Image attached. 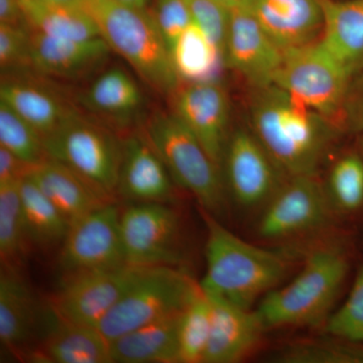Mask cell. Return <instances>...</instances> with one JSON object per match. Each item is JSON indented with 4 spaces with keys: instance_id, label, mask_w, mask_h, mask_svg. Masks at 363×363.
<instances>
[{
    "instance_id": "cell-6",
    "label": "cell",
    "mask_w": 363,
    "mask_h": 363,
    "mask_svg": "<svg viewBox=\"0 0 363 363\" xmlns=\"http://www.w3.org/2000/svg\"><path fill=\"white\" fill-rule=\"evenodd\" d=\"M200 292V284L182 267H142L97 329L111 342L143 325L183 311Z\"/></svg>"
},
{
    "instance_id": "cell-7",
    "label": "cell",
    "mask_w": 363,
    "mask_h": 363,
    "mask_svg": "<svg viewBox=\"0 0 363 363\" xmlns=\"http://www.w3.org/2000/svg\"><path fill=\"white\" fill-rule=\"evenodd\" d=\"M353 76L318 40L286 52L272 85L328 118L341 131V113Z\"/></svg>"
},
{
    "instance_id": "cell-31",
    "label": "cell",
    "mask_w": 363,
    "mask_h": 363,
    "mask_svg": "<svg viewBox=\"0 0 363 363\" xmlns=\"http://www.w3.org/2000/svg\"><path fill=\"white\" fill-rule=\"evenodd\" d=\"M322 183L335 216L363 213V157L359 152L338 157Z\"/></svg>"
},
{
    "instance_id": "cell-30",
    "label": "cell",
    "mask_w": 363,
    "mask_h": 363,
    "mask_svg": "<svg viewBox=\"0 0 363 363\" xmlns=\"http://www.w3.org/2000/svg\"><path fill=\"white\" fill-rule=\"evenodd\" d=\"M267 359L272 363H363V342L326 334L286 343Z\"/></svg>"
},
{
    "instance_id": "cell-12",
    "label": "cell",
    "mask_w": 363,
    "mask_h": 363,
    "mask_svg": "<svg viewBox=\"0 0 363 363\" xmlns=\"http://www.w3.org/2000/svg\"><path fill=\"white\" fill-rule=\"evenodd\" d=\"M140 269V267L124 264L114 269L67 274L50 306L63 319L97 328Z\"/></svg>"
},
{
    "instance_id": "cell-11",
    "label": "cell",
    "mask_w": 363,
    "mask_h": 363,
    "mask_svg": "<svg viewBox=\"0 0 363 363\" xmlns=\"http://www.w3.org/2000/svg\"><path fill=\"white\" fill-rule=\"evenodd\" d=\"M221 172L226 192L245 209H262L289 177L250 128L231 133Z\"/></svg>"
},
{
    "instance_id": "cell-41",
    "label": "cell",
    "mask_w": 363,
    "mask_h": 363,
    "mask_svg": "<svg viewBox=\"0 0 363 363\" xmlns=\"http://www.w3.org/2000/svg\"><path fill=\"white\" fill-rule=\"evenodd\" d=\"M0 23H28L23 14L21 0H0Z\"/></svg>"
},
{
    "instance_id": "cell-9",
    "label": "cell",
    "mask_w": 363,
    "mask_h": 363,
    "mask_svg": "<svg viewBox=\"0 0 363 363\" xmlns=\"http://www.w3.org/2000/svg\"><path fill=\"white\" fill-rule=\"evenodd\" d=\"M334 217L318 176H290L262 208L257 231L262 240H292L323 230Z\"/></svg>"
},
{
    "instance_id": "cell-32",
    "label": "cell",
    "mask_w": 363,
    "mask_h": 363,
    "mask_svg": "<svg viewBox=\"0 0 363 363\" xmlns=\"http://www.w3.org/2000/svg\"><path fill=\"white\" fill-rule=\"evenodd\" d=\"M211 325L210 301L199 293L182 312L178 327L177 363H204Z\"/></svg>"
},
{
    "instance_id": "cell-39",
    "label": "cell",
    "mask_w": 363,
    "mask_h": 363,
    "mask_svg": "<svg viewBox=\"0 0 363 363\" xmlns=\"http://www.w3.org/2000/svg\"><path fill=\"white\" fill-rule=\"evenodd\" d=\"M340 130L363 135V69L351 79L341 113Z\"/></svg>"
},
{
    "instance_id": "cell-29",
    "label": "cell",
    "mask_w": 363,
    "mask_h": 363,
    "mask_svg": "<svg viewBox=\"0 0 363 363\" xmlns=\"http://www.w3.org/2000/svg\"><path fill=\"white\" fill-rule=\"evenodd\" d=\"M20 191L23 227L28 240L42 247L63 242L70 223L58 208L26 177L21 180Z\"/></svg>"
},
{
    "instance_id": "cell-16",
    "label": "cell",
    "mask_w": 363,
    "mask_h": 363,
    "mask_svg": "<svg viewBox=\"0 0 363 363\" xmlns=\"http://www.w3.org/2000/svg\"><path fill=\"white\" fill-rule=\"evenodd\" d=\"M238 6L285 54L315 44L323 33L321 0H243Z\"/></svg>"
},
{
    "instance_id": "cell-42",
    "label": "cell",
    "mask_w": 363,
    "mask_h": 363,
    "mask_svg": "<svg viewBox=\"0 0 363 363\" xmlns=\"http://www.w3.org/2000/svg\"><path fill=\"white\" fill-rule=\"evenodd\" d=\"M118 1L123 2L124 4L128 6L136 7V9H145L149 0H118Z\"/></svg>"
},
{
    "instance_id": "cell-10",
    "label": "cell",
    "mask_w": 363,
    "mask_h": 363,
    "mask_svg": "<svg viewBox=\"0 0 363 363\" xmlns=\"http://www.w3.org/2000/svg\"><path fill=\"white\" fill-rule=\"evenodd\" d=\"M126 264L182 267L179 215L167 203H135L121 215Z\"/></svg>"
},
{
    "instance_id": "cell-44",
    "label": "cell",
    "mask_w": 363,
    "mask_h": 363,
    "mask_svg": "<svg viewBox=\"0 0 363 363\" xmlns=\"http://www.w3.org/2000/svg\"><path fill=\"white\" fill-rule=\"evenodd\" d=\"M218 1L221 2V4H223L224 6L233 7L238 6V4H240L243 0H218Z\"/></svg>"
},
{
    "instance_id": "cell-22",
    "label": "cell",
    "mask_w": 363,
    "mask_h": 363,
    "mask_svg": "<svg viewBox=\"0 0 363 363\" xmlns=\"http://www.w3.org/2000/svg\"><path fill=\"white\" fill-rule=\"evenodd\" d=\"M4 266L0 274V342L14 355L30 357L28 345L37 330V303L13 266Z\"/></svg>"
},
{
    "instance_id": "cell-27",
    "label": "cell",
    "mask_w": 363,
    "mask_h": 363,
    "mask_svg": "<svg viewBox=\"0 0 363 363\" xmlns=\"http://www.w3.org/2000/svg\"><path fill=\"white\" fill-rule=\"evenodd\" d=\"M171 56L179 78L188 83L220 81L226 67L223 54L194 23L182 33Z\"/></svg>"
},
{
    "instance_id": "cell-3",
    "label": "cell",
    "mask_w": 363,
    "mask_h": 363,
    "mask_svg": "<svg viewBox=\"0 0 363 363\" xmlns=\"http://www.w3.org/2000/svg\"><path fill=\"white\" fill-rule=\"evenodd\" d=\"M350 272L347 252L336 243L312 248L288 285L267 293L257 311L267 329L323 327Z\"/></svg>"
},
{
    "instance_id": "cell-36",
    "label": "cell",
    "mask_w": 363,
    "mask_h": 363,
    "mask_svg": "<svg viewBox=\"0 0 363 363\" xmlns=\"http://www.w3.org/2000/svg\"><path fill=\"white\" fill-rule=\"evenodd\" d=\"M195 23L208 39L223 54L228 33L230 7L218 0H186Z\"/></svg>"
},
{
    "instance_id": "cell-14",
    "label": "cell",
    "mask_w": 363,
    "mask_h": 363,
    "mask_svg": "<svg viewBox=\"0 0 363 363\" xmlns=\"http://www.w3.org/2000/svg\"><path fill=\"white\" fill-rule=\"evenodd\" d=\"M285 52L274 44L242 6L230 7L225 45L226 68L245 79L250 88L274 84Z\"/></svg>"
},
{
    "instance_id": "cell-28",
    "label": "cell",
    "mask_w": 363,
    "mask_h": 363,
    "mask_svg": "<svg viewBox=\"0 0 363 363\" xmlns=\"http://www.w3.org/2000/svg\"><path fill=\"white\" fill-rule=\"evenodd\" d=\"M82 102L91 111L114 121H126L142 107L143 95L123 69L104 72L88 88Z\"/></svg>"
},
{
    "instance_id": "cell-4",
    "label": "cell",
    "mask_w": 363,
    "mask_h": 363,
    "mask_svg": "<svg viewBox=\"0 0 363 363\" xmlns=\"http://www.w3.org/2000/svg\"><path fill=\"white\" fill-rule=\"evenodd\" d=\"M82 7L112 51L126 60L147 84L162 93L178 89L181 80L171 52L145 9L118 0H83Z\"/></svg>"
},
{
    "instance_id": "cell-37",
    "label": "cell",
    "mask_w": 363,
    "mask_h": 363,
    "mask_svg": "<svg viewBox=\"0 0 363 363\" xmlns=\"http://www.w3.org/2000/svg\"><path fill=\"white\" fill-rule=\"evenodd\" d=\"M149 13L169 52L184 30L193 23L186 0H155Z\"/></svg>"
},
{
    "instance_id": "cell-20",
    "label": "cell",
    "mask_w": 363,
    "mask_h": 363,
    "mask_svg": "<svg viewBox=\"0 0 363 363\" xmlns=\"http://www.w3.org/2000/svg\"><path fill=\"white\" fill-rule=\"evenodd\" d=\"M47 335L30 359L51 363H112L111 342L95 327L63 319L48 310Z\"/></svg>"
},
{
    "instance_id": "cell-33",
    "label": "cell",
    "mask_w": 363,
    "mask_h": 363,
    "mask_svg": "<svg viewBox=\"0 0 363 363\" xmlns=\"http://www.w3.org/2000/svg\"><path fill=\"white\" fill-rule=\"evenodd\" d=\"M20 181L0 185V257L2 264L14 266L23 257L26 238L23 227Z\"/></svg>"
},
{
    "instance_id": "cell-18",
    "label": "cell",
    "mask_w": 363,
    "mask_h": 363,
    "mask_svg": "<svg viewBox=\"0 0 363 363\" xmlns=\"http://www.w3.org/2000/svg\"><path fill=\"white\" fill-rule=\"evenodd\" d=\"M174 182L147 138L131 136L123 145L117 191L135 203H167L174 199Z\"/></svg>"
},
{
    "instance_id": "cell-8",
    "label": "cell",
    "mask_w": 363,
    "mask_h": 363,
    "mask_svg": "<svg viewBox=\"0 0 363 363\" xmlns=\"http://www.w3.org/2000/svg\"><path fill=\"white\" fill-rule=\"evenodd\" d=\"M48 159L69 167L106 194L118 186L123 147L96 124L74 113L44 138Z\"/></svg>"
},
{
    "instance_id": "cell-34",
    "label": "cell",
    "mask_w": 363,
    "mask_h": 363,
    "mask_svg": "<svg viewBox=\"0 0 363 363\" xmlns=\"http://www.w3.org/2000/svg\"><path fill=\"white\" fill-rule=\"evenodd\" d=\"M0 145L28 166H35L47 159L43 136L2 101H0Z\"/></svg>"
},
{
    "instance_id": "cell-19",
    "label": "cell",
    "mask_w": 363,
    "mask_h": 363,
    "mask_svg": "<svg viewBox=\"0 0 363 363\" xmlns=\"http://www.w3.org/2000/svg\"><path fill=\"white\" fill-rule=\"evenodd\" d=\"M25 177L58 208L70 224L93 210L112 202L111 195L65 164L48 157L40 164L30 166Z\"/></svg>"
},
{
    "instance_id": "cell-1",
    "label": "cell",
    "mask_w": 363,
    "mask_h": 363,
    "mask_svg": "<svg viewBox=\"0 0 363 363\" xmlns=\"http://www.w3.org/2000/svg\"><path fill=\"white\" fill-rule=\"evenodd\" d=\"M250 130L290 176H318L339 128L276 85L252 88Z\"/></svg>"
},
{
    "instance_id": "cell-40",
    "label": "cell",
    "mask_w": 363,
    "mask_h": 363,
    "mask_svg": "<svg viewBox=\"0 0 363 363\" xmlns=\"http://www.w3.org/2000/svg\"><path fill=\"white\" fill-rule=\"evenodd\" d=\"M30 167L0 145V185L21 180Z\"/></svg>"
},
{
    "instance_id": "cell-13",
    "label": "cell",
    "mask_w": 363,
    "mask_h": 363,
    "mask_svg": "<svg viewBox=\"0 0 363 363\" xmlns=\"http://www.w3.org/2000/svg\"><path fill=\"white\" fill-rule=\"evenodd\" d=\"M121 215L117 205L109 202L72 222L59 257L66 274L126 264Z\"/></svg>"
},
{
    "instance_id": "cell-25",
    "label": "cell",
    "mask_w": 363,
    "mask_h": 363,
    "mask_svg": "<svg viewBox=\"0 0 363 363\" xmlns=\"http://www.w3.org/2000/svg\"><path fill=\"white\" fill-rule=\"evenodd\" d=\"M0 101L28 121L43 138L75 113L51 91L26 81H2Z\"/></svg>"
},
{
    "instance_id": "cell-35",
    "label": "cell",
    "mask_w": 363,
    "mask_h": 363,
    "mask_svg": "<svg viewBox=\"0 0 363 363\" xmlns=\"http://www.w3.org/2000/svg\"><path fill=\"white\" fill-rule=\"evenodd\" d=\"M323 328L329 335L363 342V264L345 302L331 313Z\"/></svg>"
},
{
    "instance_id": "cell-2",
    "label": "cell",
    "mask_w": 363,
    "mask_h": 363,
    "mask_svg": "<svg viewBox=\"0 0 363 363\" xmlns=\"http://www.w3.org/2000/svg\"><path fill=\"white\" fill-rule=\"evenodd\" d=\"M207 227L206 272L200 288L209 297L252 309L276 289L292 267V252L259 247L241 240L202 210Z\"/></svg>"
},
{
    "instance_id": "cell-17",
    "label": "cell",
    "mask_w": 363,
    "mask_h": 363,
    "mask_svg": "<svg viewBox=\"0 0 363 363\" xmlns=\"http://www.w3.org/2000/svg\"><path fill=\"white\" fill-rule=\"evenodd\" d=\"M207 297L211 307V325L204 363L240 362L262 341L267 330L262 318L257 310L252 311L222 298Z\"/></svg>"
},
{
    "instance_id": "cell-45",
    "label": "cell",
    "mask_w": 363,
    "mask_h": 363,
    "mask_svg": "<svg viewBox=\"0 0 363 363\" xmlns=\"http://www.w3.org/2000/svg\"><path fill=\"white\" fill-rule=\"evenodd\" d=\"M362 138V142H360V147H359V154L363 157V135Z\"/></svg>"
},
{
    "instance_id": "cell-43",
    "label": "cell",
    "mask_w": 363,
    "mask_h": 363,
    "mask_svg": "<svg viewBox=\"0 0 363 363\" xmlns=\"http://www.w3.org/2000/svg\"><path fill=\"white\" fill-rule=\"evenodd\" d=\"M51 1L76 7H82L83 4V0H51Z\"/></svg>"
},
{
    "instance_id": "cell-24",
    "label": "cell",
    "mask_w": 363,
    "mask_h": 363,
    "mask_svg": "<svg viewBox=\"0 0 363 363\" xmlns=\"http://www.w3.org/2000/svg\"><path fill=\"white\" fill-rule=\"evenodd\" d=\"M182 312L143 325L112 340V363H177Z\"/></svg>"
},
{
    "instance_id": "cell-21",
    "label": "cell",
    "mask_w": 363,
    "mask_h": 363,
    "mask_svg": "<svg viewBox=\"0 0 363 363\" xmlns=\"http://www.w3.org/2000/svg\"><path fill=\"white\" fill-rule=\"evenodd\" d=\"M111 50L102 37L68 40L33 30L30 66L45 75L76 78L99 66Z\"/></svg>"
},
{
    "instance_id": "cell-38",
    "label": "cell",
    "mask_w": 363,
    "mask_h": 363,
    "mask_svg": "<svg viewBox=\"0 0 363 363\" xmlns=\"http://www.w3.org/2000/svg\"><path fill=\"white\" fill-rule=\"evenodd\" d=\"M32 32L28 23H0V67L4 72L30 66Z\"/></svg>"
},
{
    "instance_id": "cell-15",
    "label": "cell",
    "mask_w": 363,
    "mask_h": 363,
    "mask_svg": "<svg viewBox=\"0 0 363 363\" xmlns=\"http://www.w3.org/2000/svg\"><path fill=\"white\" fill-rule=\"evenodd\" d=\"M176 91L174 113L221 169L224 150L231 135L230 104L225 88L220 81H212L187 83Z\"/></svg>"
},
{
    "instance_id": "cell-26",
    "label": "cell",
    "mask_w": 363,
    "mask_h": 363,
    "mask_svg": "<svg viewBox=\"0 0 363 363\" xmlns=\"http://www.w3.org/2000/svg\"><path fill=\"white\" fill-rule=\"evenodd\" d=\"M21 6L28 25L44 35L76 40L101 37L96 23L83 7L51 0H21Z\"/></svg>"
},
{
    "instance_id": "cell-5",
    "label": "cell",
    "mask_w": 363,
    "mask_h": 363,
    "mask_svg": "<svg viewBox=\"0 0 363 363\" xmlns=\"http://www.w3.org/2000/svg\"><path fill=\"white\" fill-rule=\"evenodd\" d=\"M147 140L177 186L194 196L208 213L223 212L227 192L221 169L175 113L152 117Z\"/></svg>"
},
{
    "instance_id": "cell-23",
    "label": "cell",
    "mask_w": 363,
    "mask_h": 363,
    "mask_svg": "<svg viewBox=\"0 0 363 363\" xmlns=\"http://www.w3.org/2000/svg\"><path fill=\"white\" fill-rule=\"evenodd\" d=\"M324 28L319 42L353 74L363 69V0H321Z\"/></svg>"
}]
</instances>
